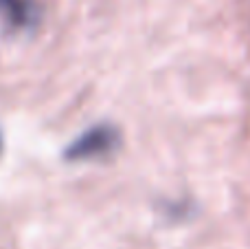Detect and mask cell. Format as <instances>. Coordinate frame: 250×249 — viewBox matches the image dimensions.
Wrapping results in <instances>:
<instances>
[{
	"label": "cell",
	"instance_id": "3957f363",
	"mask_svg": "<svg viewBox=\"0 0 250 249\" xmlns=\"http://www.w3.org/2000/svg\"><path fill=\"white\" fill-rule=\"evenodd\" d=\"M0 150H2V137H0Z\"/></svg>",
	"mask_w": 250,
	"mask_h": 249
},
{
	"label": "cell",
	"instance_id": "6da1fadb",
	"mask_svg": "<svg viewBox=\"0 0 250 249\" xmlns=\"http://www.w3.org/2000/svg\"><path fill=\"white\" fill-rule=\"evenodd\" d=\"M121 137H119V130L114 126H108V124H99V126L86 130L82 137L73 141V144L66 148L64 157L68 161H88V159H99L110 154L114 148L119 146Z\"/></svg>",
	"mask_w": 250,
	"mask_h": 249
},
{
	"label": "cell",
	"instance_id": "7a4b0ae2",
	"mask_svg": "<svg viewBox=\"0 0 250 249\" xmlns=\"http://www.w3.org/2000/svg\"><path fill=\"white\" fill-rule=\"evenodd\" d=\"M0 16L13 29H31L38 20L35 0H0Z\"/></svg>",
	"mask_w": 250,
	"mask_h": 249
}]
</instances>
